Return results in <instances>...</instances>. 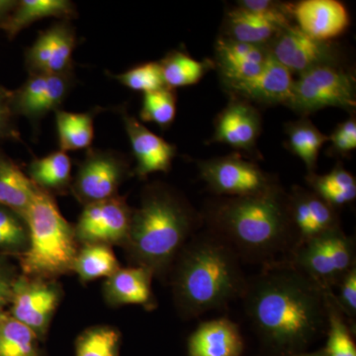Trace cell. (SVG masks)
<instances>
[{"label":"cell","instance_id":"obj_18","mask_svg":"<svg viewBox=\"0 0 356 356\" xmlns=\"http://www.w3.org/2000/svg\"><path fill=\"white\" fill-rule=\"evenodd\" d=\"M216 62L222 81H243L261 72L269 57L266 47L242 43L219 37L215 44Z\"/></svg>","mask_w":356,"mask_h":356},{"label":"cell","instance_id":"obj_43","mask_svg":"<svg viewBox=\"0 0 356 356\" xmlns=\"http://www.w3.org/2000/svg\"><path fill=\"white\" fill-rule=\"evenodd\" d=\"M291 356H325V353L322 348V350L312 351V353H307V351H305V353H297V355Z\"/></svg>","mask_w":356,"mask_h":356},{"label":"cell","instance_id":"obj_9","mask_svg":"<svg viewBox=\"0 0 356 356\" xmlns=\"http://www.w3.org/2000/svg\"><path fill=\"white\" fill-rule=\"evenodd\" d=\"M128 172L127 161L120 154L89 149L77 170L72 193L84 206L116 197Z\"/></svg>","mask_w":356,"mask_h":356},{"label":"cell","instance_id":"obj_13","mask_svg":"<svg viewBox=\"0 0 356 356\" xmlns=\"http://www.w3.org/2000/svg\"><path fill=\"white\" fill-rule=\"evenodd\" d=\"M261 133V116L248 100L231 95L227 106L215 120L214 135L209 143H221L238 151L252 153Z\"/></svg>","mask_w":356,"mask_h":356},{"label":"cell","instance_id":"obj_42","mask_svg":"<svg viewBox=\"0 0 356 356\" xmlns=\"http://www.w3.org/2000/svg\"><path fill=\"white\" fill-rule=\"evenodd\" d=\"M18 1H13V0H0V26L3 24L4 21L9 17L11 13L17 6Z\"/></svg>","mask_w":356,"mask_h":356},{"label":"cell","instance_id":"obj_20","mask_svg":"<svg viewBox=\"0 0 356 356\" xmlns=\"http://www.w3.org/2000/svg\"><path fill=\"white\" fill-rule=\"evenodd\" d=\"M153 277V273L146 267H120L105 282V300L112 306L136 304L147 308L154 307Z\"/></svg>","mask_w":356,"mask_h":356},{"label":"cell","instance_id":"obj_38","mask_svg":"<svg viewBox=\"0 0 356 356\" xmlns=\"http://www.w3.org/2000/svg\"><path fill=\"white\" fill-rule=\"evenodd\" d=\"M339 293L334 294V301L350 325H355L356 317V267L346 274L336 287Z\"/></svg>","mask_w":356,"mask_h":356},{"label":"cell","instance_id":"obj_22","mask_svg":"<svg viewBox=\"0 0 356 356\" xmlns=\"http://www.w3.org/2000/svg\"><path fill=\"white\" fill-rule=\"evenodd\" d=\"M38 189L13 159L0 151V206L25 219Z\"/></svg>","mask_w":356,"mask_h":356},{"label":"cell","instance_id":"obj_16","mask_svg":"<svg viewBox=\"0 0 356 356\" xmlns=\"http://www.w3.org/2000/svg\"><path fill=\"white\" fill-rule=\"evenodd\" d=\"M122 119L137 161L135 175L145 178L152 173L170 172L177 147L151 132L127 112L122 113Z\"/></svg>","mask_w":356,"mask_h":356},{"label":"cell","instance_id":"obj_21","mask_svg":"<svg viewBox=\"0 0 356 356\" xmlns=\"http://www.w3.org/2000/svg\"><path fill=\"white\" fill-rule=\"evenodd\" d=\"M224 22L225 35L222 37L266 48L278 33L284 29L273 18L240 6L229 11Z\"/></svg>","mask_w":356,"mask_h":356},{"label":"cell","instance_id":"obj_10","mask_svg":"<svg viewBox=\"0 0 356 356\" xmlns=\"http://www.w3.org/2000/svg\"><path fill=\"white\" fill-rule=\"evenodd\" d=\"M60 299L62 289L55 280L20 275L14 282L9 314L41 341L48 332Z\"/></svg>","mask_w":356,"mask_h":356},{"label":"cell","instance_id":"obj_7","mask_svg":"<svg viewBox=\"0 0 356 356\" xmlns=\"http://www.w3.org/2000/svg\"><path fill=\"white\" fill-rule=\"evenodd\" d=\"M356 79L339 65H320L294 81L290 109L305 117L327 107L355 111Z\"/></svg>","mask_w":356,"mask_h":356},{"label":"cell","instance_id":"obj_3","mask_svg":"<svg viewBox=\"0 0 356 356\" xmlns=\"http://www.w3.org/2000/svg\"><path fill=\"white\" fill-rule=\"evenodd\" d=\"M242 261L209 231L192 236L172 267V286L180 315L192 318L243 298L248 286Z\"/></svg>","mask_w":356,"mask_h":356},{"label":"cell","instance_id":"obj_24","mask_svg":"<svg viewBox=\"0 0 356 356\" xmlns=\"http://www.w3.org/2000/svg\"><path fill=\"white\" fill-rule=\"evenodd\" d=\"M284 131L288 149L303 161L309 173L315 172L318 153L329 137L321 132L307 117L288 122Z\"/></svg>","mask_w":356,"mask_h":356},{"label":"cell","instance_id":"obj_19","mask_svg":"<svg viewBox=\"0 0 356 356\" xmlns=\"http://www.w3.org/2000/svg\"><path fill=\"white\" fill-rule=\"evenodd\" d=\"M245 343L238 325L228 318L198 325L187 343L188 356H242Z\"/></svg>","mask_w":356,"mask_h":356},{"label":"cell","instance_id":"obj_27","mask_svg":"<svg viewBox=\"0 0 356 356\" xmlns=\"http://www.w3.org/2000/svg\"><path fill=\"white\" fill-rule=\"evenodd\" d=\"M28 177L42 191L65 192L72 182V161L65 152L57 151L42 159H33Z\"/></svg>","mask_w":356,"mask_h":356},{"label":"cell","instance_id":"obj_12","mask_svg":"<svg viewBox=\"0 0 356 356\" xmlns=\"http://www.w3.org/2000/svg\"><path fill=\"white\" fill-rule=\"evenodd\" d=\"M133 210L125 198L116 196L108 200L84 206L74 232L77 242L126 245Z\"/></svg>","mask_w":356,"mask_h":356},{"label":"cell","instance_id":"obj_6","mask_svg":"<svg viewBox=\"0 0 356 356\" xmlns=\"http://www.w3.org/2000/svg\"><path fill=\"white\" fill-rule=\"evenodd\" d=\"M355 238L341 229L316 236L296 245L286 261L329 291L356 267Z\"/></svg>","mask_w":356,"mask_h":356},{"label":"cell","instance_id":"obj_37","mask_svg":"<svg viewBox=\"0 0 356 356\" xmlns=\"http://www.w3.org/2000/svg\"><path fill=\"white\" fill-rule=\"evenodd\" d=\"M114 77L126 88L144 95L165 88L159 62L137 65Z\"/></svg>","mask_w":356,"mask_h":356},{"label":"cell","instance_id":"obj_11","mask_svg":"<svg viewBox=\"0 0 356 356\" xmlns=\"http://www.w3.org/2000/svg\"><path fill=\"white\" fill-rule=\"evenodd\" d=\"M267 50L292 74H301L320 65H339V51L331 42L314 39L294 24L281 30Z\"/></svg>","mask_w":356,"mask_h":356},{"label":"cell","instance_id":"obj_14","mask_svg":"<svg viewBox=\"0 0 356 356\" xmlns=\"http://www.w3.org/2000/svg\"><path fill=\"white\" fill-rule=\"evenodd\" d=\"M231 95L248 102L262 105L282 104L291 102L294 79L291 72L274 60L269 54L264 69L250 79L236 81H222Z\"/></svg>","mask_w":356,"mask_h":356},{"label":"cell","instance_id":"obj_15","mask_svg":"<svg viewBox=\"0 0 356 356\" xmlns=\"http://www.w3.org/2000/svg\"><path fill=\"white\" fill-rule=\"evenodd\" d=\"M290 214L298 243L341 228L336 208L323 200L315 192L294 186L288 193Z\"/></svg>","mask_w":356,"mask_h":356},{"label":"cell","instance_id":"obj_29","mask_svg":"<svg viewBox=\"0 0 356 356\" xmlns=\"http://www.w3.org/2000/svg\"><path fill=\"white\" fill-rule=\"evenodd\" d=\"M120 268L111 247L102 243H86L79 248L72 271L83 282L108 278Z\"/></svg>","mask_w":356,"mask_h":356},{"label":"cell","instance_id":"obj_28","mask_svg":"<svg viewBox=\"0 0 356 356\" xmlns=\"http://www.w3.org/2000/svg\"><path fill=\"white\" fill-rule=\"evenodd\" d=\"M58 144L60 151H81L89 149L95 137V117L98 110L86 113H72L56 110Z\"/></svg>","mask_w":356,"mask_h":356},{"label":"cell","instance_id":"obj_5","mask_svg":"<svg viewBox=\"0 0 356 356\" xmlns=\"http://www.w3.org/2000/svg\"><path fill=\"white\" fill-rule=\"evenodd\" d=\"M29 247L19 257L23 275L54 280L72 273L79 252L74 227L48 192L38 189L25 215Z\"/></svg>","mask_w":356,"mask_h":356},{"label":"cell","instance_id":"obj_1","mask_svg":"<svg viewBox=\"0 0 356 356\" xmlns=\"http://www.w3.org/2000/svg\"><path fill=\"white\" fill-rule=\"evenodd\" d=\"M331 292L282 261L248 281L242 299L262 344L276 356H291L327 331Z\"/></svg>","mask_w":356,"mask_h":356},{"label":"cell","instance_id":"obj_39","mask_svg":"<svg viewBox=\"0 0 356 356\" xmlns=\"http://www.w3.org/2000/svg\"><path fill=\"white\" fill-rule=\"evenodd\" d=\"M330 154L346 156L356 149V120L355 116L339 124L329 137Z\"/></svg>","mask_w":356,"mask_h":356},{"label":"cell","instance_id":"obj_41","mask_svg":"<svg viewBox=\"0 0 356 356\" xmlns=\"http://www.w3.org/2000/svg\"><path fill=\"white\" fill-rule=\"evenodd\" d=\"M17 277L13 266L9 264L6 257H0V314L6 312L4 309L10 305L14 282Z\"/></svg>","mask_w":356,"mask_h":356},{"label":"cell","instance_id":"obj_17","mask_svg":"<svg viewBox=\"0 0 356 356\" xmlns=\"http://www.w3.org/2000/svg\"><path fill=\"white\" fill-rule=\"evenodd\" d=\"M293 19L309 36L331 42L350 26V14L337 0H303L293 4Z\"/></svg>","mask_w":356,"mask_h":356},{"label":"cell","instance_id":"obj_2","mask_svg":"<svg viewBox=\"0 0 356 356\" xmlns=\"http://www.w3.org/2000/svg\"><path fill=\"white\" fill-rule=\"evenodd\" d=\"M201 216L241 261L269 266L281 255L286 259L298 243L288 193L278 184L254 195L213 199Z\"/></svg>","mask_w":356,"mask_h":356},{"label":"cell","instance_id":"obj_23","mask_svg":"<svg viewBox=\"0 0 356 356\" xmlns=\"http://www.w3.org/2000/svg\"><path fill=\"white\" fill-rule=\"evenodd\" d=\"M76 14L74 3L67 0H21L0 28L13 39L36 21L48 17L70 19Z\"/></svg>","mask_w":356,"mask_h":356},{"label":"cell","instance_id":"obj_8","mask_svg":"<svg viewBox=\"0 0 356 356\" xmlns=\"http://www.w3.org/2000/svg\"><path fill=\"white\" fill-rule=\"evenodd\" d=\"M201 179L219 197H243L266 191L277 184L259 165L240 154L198 161Z\"/></svg>","mask_w":356,"mask_h":356},{"label":"cell","instance_id":"obj_30","mask_svg":"<svg viewBox=\"0 0 356 356\" xmlns=\"http://www.w3.org/2000/svg\"><path fill=\"white\" fill-rule=\"evenodd\" d=\"M40 339L7 312L0 314V356H43Z\"/></svg>","mask_w":356,"mask_h":356},{"label":"cell","instance_id":"obj_35","mask_svg":"<svg viewBox=\"0 0 356 356\" xmlns=\"http://www.w3.org/2000/svg\"><path fill=\"white\" fill-rule=\"evenodd\" d=\"M53 53L47 74H62L72 70V54L76 47V34L69 23L51 26Z\"/></svg>","mask_w":356,"mask_h":356},{"label":"cell","instance_id":"obj_26","mask_svg":"<svg viewBox=\"0 0 356 356\" xmlns=\"http://www.w3.org/2000/svg\"><path fill=\"white\" fill-rule=\"evenodd\" d=\"M306 180L310 191L336 209L353 202L356 197L355 177L341 163L327 175L309 173Z\"/></svg>","mask_w":356,"mask_h":356},{"label":"cell","instance_id":"obj_36","mask_svg":"<svg viewBox=\"0 0 356 356\" xmlns=\"http://www.w3.org/2000/svg\"><path fill=\"white\" fill-rule=\"evenodd\" d=\"M74 84L72 70L62 74H49L43 95L33 110L30 120L38 121L50 111H56L65 102Z\"/></svg>","mask_w":356,"mask_h":356},{"label":"cell","instance_id":"obj_40","mask_svg":"<svg viewBox=\"0 0 356 356\" xmlns=\"http://www.w3.org/2000/svg\"><path fill=\"white\" fill-rule=\"evenodd\" d=\"M11 91L0 86V142L20 140V134L14 124V115L10 105Z\"/></svg>","mask_w":356,"mask_h":356},{"label":"cell","instance_id":"obj_34","mask_svg":"<svg viewBox=\"0 0 356 356\" xmlns=\"http://www.w3.org/2000/svg\"><path fill=\"white\" fill-rule=\"evenodd\" d=\"M29 247V229L24 218L0 206V250L20 257Z\"/></svg>","mask_w":356,"mask_h":356},{"label":"cell","instance_id":"obj_31","mask_svg":"<svg viewBox=\"0 0 356 356\" xmlns=\"http://www.w3.org/2000/svg\"><path fill=\"white\" fill-rule=\"evenodd\" d=\"M353 325L346 320L334 301V291L329 295L327 341L324 350L325 356H356V346L353 337Z\"/></svg>","mask_w":356,"mask_h":356},{"label":"cell","instance_id":"obj_33","mask_svg":"<svg viewBox=\"0 0 356 356\" xmlns=\"http://www.w3.org/2000/svg\"><path fill=\"white\" fill-rule=\"evenodd\" d=\"M177 111V93L173 89L163 88L144 95L140 117L142 121L152 122L161 130H168L175 121Z\"/></svg>","mask_w":356,"mask_h":356},{"label":"cell","instance_id":"obj_25","mask_svg":"<svg viewBox=\"0 0 356 356\" xmlns=\"http://www.w3.org/2000/svg\"><path fill=\"white\" fill-rule=\"evenodd\" d=\"M165 88L173 89L198 83L209 70L214 69V60H197L181 51H170L159 62Z\"/></svg>","mask_w":356,"mask_h":356},{"label":"cell","instance_id":"obj_4","mask_svg":"<svg viewBox=\"0 0 356 356\" xmlns=\"http://www.w3.org/2000/svg\"><path fill=\"white\" fill-rule=\"evenodd\" d=\"M202 216L186 199L165 185H151L133 210L126 248L138 264L154 276H165L193 236Z\"/></svg>","mask_w":356,"mask_h":356},{"label":"cell","instance_id":"obj_32","mask_svg":"<svg viewBox=\"0 0 356 356\" xmlns=\"http://www.w3.org/2000/svg\"><path fill=\"white\" fill-rule=\"evenodd\" d=\"M120 332L109 325L86 330L76 341V356H119Z\"/></svg>","mask_w":356,"mask_h":356}]
</instances>
